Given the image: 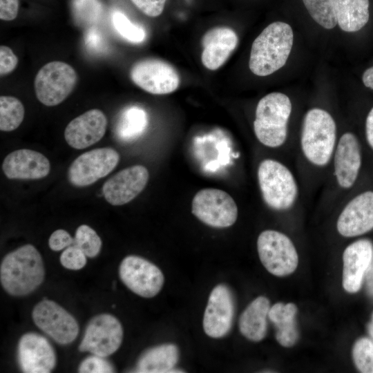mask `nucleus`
Masks as SVG:
<instances>
[{"instance_id": "obj_1", "label": "nucleus", "mask_w": 373, "mask_h": 373, "mask_svg": "<svg viewBox=\"0 0 373 373\" xmlns=\"http://www.w3.org/2000/svg\"><path fill=\"white\" fill-rule=\"evenodd\" d=\"M44 277L41 256L32 245H23L7 254L1 261V284L11 296L31 294L42 284Z\"/></svg>"}, {"instance_id": "obj_2", "label": "nucleus", "mask_w": 373, "mask_h": 373, "mask_svg": "<svg viewBox=\"0 0 373 373\" xmlns=\"http://www.w3.org/2000/svg\"><path fill=\"white\" fill-rule=\"evenodd\" d=\"M291 26L276 21L268 25L254 41L249 61L251 71L258 76H267L286 63L293 46Z\"/></svg>"}, {"instance_id": "obj_3", "label": "nucleus", "mask_w": 373, "mask_h": 373, "mask_svg": "<svg viewBox=\"0 0 373 373\" xmlns=\"http://www.w3.org/2000/svg\"><path fill=\"white\" fill-rule=\"evenodd\" d=\"M336 144V125L332 115L322 108L309 110L300 135V149L306 160L318 167L327 165Z\"/></svg>"}, {"instance_id": "obj_4", "label": "nucleus", "mask_w": 373, "mask_h": 373, "mask_svg": "<svg viewBox=\"0 0 373 373\" xmlns=\"http://www.w3.org/2000/svg\"><path fill=\"white\" fill-rule=\"evenodd\" d=\"M291 108L288 96L278 92L267 94L258 102L254 130L261 144L277 148L285 143Z\"/></svg>"}, {"instance_id": "obj_5", "label": "nucleus", "mask_w": 373, "mask_h": 373, "mask_svg": "<svg viewBox=\"0 0 373 373\" xmlns=\"http://www.w3.org/2000/svg\"><path fill=\"white\" fill-rule=\"evenodd\" d=\"M257 175L262 199L269 207L282 211L294 204L298 187L285 165L275 160H264L258 166Z\"/></svg>"}, {"instance_id": "obj_6", "label": "nucleus", "mask_w": 373, "mask_h": 373, "mask_svg": "<svg viewBox=\"0 0 373 373\" xmlns=\"http://www.w3.org/2000/svg\"><path fill=\"white\" fill-rule=\"evenodd\" d=\"M259 258L265 269L276 276L293 273L298 264V256L290 238L276 230H265L257 240Z\"/></svg>"}, {"instance_id": "obj_7", "label": "nucleus", "mask_w": 373, "mask_h": 373, "mask_svg": "<svg viewBox=\"0 0 373 373\" xmlns=\"http://www.w3.org/2000/svg\"><path fill=\"white\" fill-rule=\"evenodd\" d=\"M77 80L75 69L67 63L59 61L47 63L35 76L36 96L46 106L58 105L72 93Z\"/></svg>"}, {"instance_id": "obj_8", "label": "nucleus", "mask_w": 373, "mask_h": 373, "mask_svg": "<svg viewBox=\"0 0 373 373\" xmlns=\"http://www.w3.org/2000/svg\"><path fill=\"white\" fill-rule=\"evenodd\" d=\"M192 213L205 224L214 228L232 226L238 218V207L226 191L217 189H204L194 195Z\"/></svg>"}, {"instance_id": "obj_9", "label": "nucleus", "mask_w": 373, "mask_h": 373, "mask_svg": "<svg viewBox=\"0 0 373 373\" xmlns=\"http://www.w3.org/2000/svg\"><path fill=\"white\" fill-rule=\"evenodd\" d=\"M123 336L122 325L115 316L110 314H98L88 322L78 350L107 357L119 349Z\"/></svg>"}, {"instance_id": "obj_10", "label": "nucleus", "mask_w": 373, "mask_h": 373, "mask_svg": "<svg viewBox=\"0 0 373 373\" xmlns=\"http://www.w3.org/2000/svg\"><path fill=\"white\" fill-rule=\"evenodd\" d=\"M32 318L37 327L59 344L71 343L78 335L76 319L53 300L44 298L39 302L32 309Z\"/></svg>"}, {"instance_id": "obj_11", "label": "nucleus", "mask_w": 373, "mask_h": 373, "mask_svg": "<svg viewBox=\"0 0 373 373\" xmlns=\"http://www.w3.org/2000/svg\"><path fill=\"white\" fill-rule=\"evenodd\" d=\"M119 276L131 291L143 298L156 296L164 281L162 271L155 265L134 255L122 260L119 267Z\"/></svg>"}, {"instance_id": "obj_12", "label": "nucleus", "mask_w": 373, "mask_h": 373, "mask_svg": "<svg viewBox=\"0 0 373 373\" xmlns=\"http://www.w3.org/2000/svg\"><path fill=\"white\" fill-rule=\"evenodd\" d=\"M119 161V153L112 148L87 151L78 156L69 166L68 180L76 186L90 185L109 174Z\"/></svg>"}, {"instance_id": "obj_13", "label": "nucleus", "mask_w": 373, "mask_h": 373, "mask_svg": "<svg viewBox=\"0 0 373 373\" xmlns=\"http://www.w3.org/2000/svg\"><path fill=\"white\" fill-rule=\"evenodd\" d=\"M132 81L147 93L164 95L175 91L180 84L176 70L169 64L157 59L135 63L131 69Z\"/></svg>"}, {"instance_id": "obj_14", "label": "nucleus", "mask_w": 373, "mask_h": 373, "mask_svg": "<svg viewBox=\"0 0 373 373\" xmlns=\"http://www.w3.org/2000/svg\"><path fill=\"white\" fill-rule=\"evenodd\" d=\"M235 314V300L225 284L216 285L211 291L203 316L205 334L213 338L225 336L231 330Z\"/></svg>"}, {"instance_id": "obj_15", "label": "nucleus", "mask_w": 373, "mask_h": 373, "mask_svg": "<svg viewBox=\"0 0 373 373\" xmlns=\"http://www.w3.org/2000/svg\"><path fill=\"white\" fill-rule=\"evenodd\" d=\"M17 361L23 372L48 373L55 367L57 358L46 338L37 333L28 332L19 341Z\"/></svg>"}, {"instance_id": "obj_16", "label": "nucleus", "mask_w": 373, "mask_h": 373, "mask_svg": "<svg viewBox=\"0 0 373 373\" xmlns=\"http://www.w3.org/2000/svg\"><path fill=\"white\" fill-rule=\"evenodd\" d=\"M149 178L147 169L134 165L110 178L103 185L102 193L112 205L125 204L137 197L145 188Z\"/></svg>"}, {"instance_id": "obj_17", "label": "nucleus", "mask_w": 373, "mask_h": 373, "mask_svg": "<svg viewBox=\"0 0 373 373\" xmlns=\"http://www.w3.org/2000/svg\"><path fill=\"white\" fill-rule=\"evenodd\" d=\"M344 237L363 235L373 229V191L363 192L352 198L341 212L336 223Z\"/></svg>"}, {"instance_id": "obj_18", "label": "nucleus", "mask_w": 373, "mask_h": 373, "mask_svg": "<svg viewBox=\"0 0 373 373\" xmlns=\"http://www.w3.org/2000/svg\"><path fill=\"white\" fill-rule=\"evenodd\" d=\"M334 173L338 186L344 189L355 183L361 166L359 142L354 134L345 133L338 141L334 154Z\"/></svg>"}, {"instance_id": "obj_19", "label": "nucleus", "mask_w": 373, "mask_h": 373, "mask_svg": "<svg viewBox=\"0 0 373 373\" xmlns=\"http://www.w3.org/2000/svg\"><path fill=\"white\" fill-rule=\"evenodd\" d=\"M106 127L107 119L104 113L99 109H90L68 123L64 137L71 147L83 149L99 141Z\"/></svg>"}, {"instance_id": "obj_20", "label": "nucleus", "mask_w": 373, "mask_h": 373, "mask_svg": "<svg viewBox=\"0 0 373 373\" xmlns=\"http://www.w3.org/2000/svg\"><path fill=\"white\" fill-rule=\"evenodd\" d=\"M373 258V245L367 239L348 245L343 254V287L349 293L357 292Z\"/></svg>"}, {"instance_id": "obj_21", "label": "nucleus", "mask_w": 373, "mask_h": 373, "mask_svg": "<svg viewBox=\"0 0 373 373\" xmlns=\"http://www.w3.org/2000/svg\"><path fill=\"white\" fill-rule=\"evenodd\" d=\"M2 169L9 179H41L50 170L48 159L42 153L26 149L16 150L4 159Z\"/></svg>"}, {"instance_id": "obj_22", "label": "nucleus", "mask_w": 373, "mask_h": 373, "mask_svg": "<svg viewBox=\"0 0 373 373\" xmlns=\"http://www.w3.org/2000/svg\"><path fill=\"white\" fill-rule=\"evenodd\" d=\"M238 41L237 34L227 27H217L207 31L202 39V63L204 67L215 70L222 66Z\"/></svg>"}, {"instance_id": "obj_23", "label": "nucleus", "mask_w": 373, "mask_h": 373, "mask_svg": "<svg viewBox=\"0 0 373 373\" xmlns=\"http://www.w3.org/2000/svg\"><path fill=\"white\" fill-rule=\"evenodd\" d=\"M180 358L179 349L173 343H164L151 347L139 357L135 368L140 373L184 372L175 369Z\"/></svg>"}, {"instance_id": "obj_24", "label": "nucleus", "mask_w": 373, "mask_h": 373, "mask_svg": "<svg viewBox=\"0 0 373 373\" xmlns=\"http://www.w3.org/2000/svg\"><path fill=\"white\" fill-rule=\"evenodd\" d=\"M269 299L260 296L251 302L239 318L242 335L253 342L265 338L267 332V318L270 309Z\"/></svg>"}, {"instance_id": "obj_25", "label": "nucleus", "mask_w": 373, "mask_h": 373, "mask_svg": "<svg viewBox=\"0 0 373 373\" xmlns=\"http://www.w3.org/2000/svg\"><path fill=\"white\" fill-rule=\"evenodd\" d=\"M337 24L347 32L364 27L370 17L369 0H332Z\"/></svg>"}, {"instance_id": "obj_26", "label": "nucleus", "mask_w": 373, "mask_h": 373, "mask_svg": "<svg viewBox=\"0 0 373 373\" xmlns=\"http://www.w3.org/2000/svg\"><path fill=\"white\" fill-rule=\"evenodd\" d=\"M296 313L297 307L291 303H277L270 307L268 318L276 327V338L283 347H290L298 340Z\"/></svg>"}, {"instance_id": "obj_27", "label": "nucleus", "mask_w": 373, "mask_h": 373, "mask_svg": "<svg viewBox=\"0 0 373 373\" xmlns=\"http://www.w3.org/2000/svg\"><path fill=\"white\" fill-rule=\"evenodd\" d=\"M147 125L146 111L136 106H129L121 112L115 124V133L122 141H133L144 132Z\"/></svg>"}, {"instance_id": "obj_28", "label": "nucleus", "mask_w": 373, "mask_h": 373, "mask_svg": "<svg viewBox=\"0 0 373 373\" xmlns=\"http://www.w3.org/2000/svg\"><path fill=\"white\" fill-rule=\"evenodd\" d=\"M24 114V107L19 99L12 96H1V131H12L17 128L23 120Z\"/></svg>"}, {"instance_id": "obj_29", "label": "nucleus", "mask_w": 373, "mask_h": 373, "mask_svg": "<svg viewBox=\"0 0 373 373\" xmlns=\"http://www.w3.org/2000/svg\"><path fill=\"white\" fill-rule=\"evenodd\" d=\"M312 19L320 26L332 29L337 24L332 0H303Z\"/></svg>"}, {"instance_id": "obj_30", "label": "nucleus", "mask_w": 373, "mask_h": 373, "mask_svg": "<svg viewBox=\"0 0 373 373\" xmlns=\"http://www.w3.org/2000/svg\"><path fill=\"white\" fill-rule=\"evenodd\" d=\"M74 245L79 247L88 258H95L100 252L102 240L96 231L86 224H82L76 230Z\"/></svg>"}, {"instance_id": "obj_31", "label": "nucleus", "mask_w": 373, "mask_h": 373, "mask_svg": "<svg viewBox=\"0 0 373 373\" xmlns=\"http://www.w3.org/2000/svg\"><path fill=\"white\" fill-rule=\"evenodd\" d=\"M352 356L357 369L363 373H373V342L367 338L358 339L352 348Z\"/></svg>"}, {"instance_id": "obj_32", "label": "nucleus", "mask_w": 373, "mask_h": 373, "mask_svg": "<svg viewBox=\"0 0 373 373\" xmlns=\"http://www.w3.org/2000/svg\"><path fill=\"white\" fill-rule=\"evenodd\" d=\"M113 24L117 32L126 40L132 43H140L146 37L144 28L133 23L121 12H115L112 17Z\"/></svg>"}, {"instance_id": "obj_33", "label": "nucleus", "mask_w": 373, "mask_h": 373, "mask_svg": "<svg viewBox=\"0 0 373 373\" xmlns=\"http://www.w3.org/2000/svg\"><path fill=\"white\" fill-rule=\"evenodd\" d=\"M86 254L77 246L72 245L61 253L59 260L61 265L70 270H79L87 262Z\"/></svg>"}, {"instance_id": "obj_34", "label": "nucleus", "mask_w": 373, "mask_h": 373, "mask_svg": "<svg viewBox=\"0 0 373 373\" xmlns=\"http://www.w3.org/2000/svg\"><path fill=\"white\" fill-rule=\"evenodd\" d=\"M104 358L95 354L88 356L80 363L78 372L80 373H110L115 372L112 364Z\"/></svg>"}, {"instance_id": "obj_35", "label": "nucleus", "mask_w": 373, "mask_h": 373, "mask_svg": "<svg viewBox=\"0 0 373 373\" xmlns=\"http://www.w3.org/2000/svg\"><path fill=\"white\" fill-rule=\"evenodd\" d=\"M144 14L155 17L162 14L166 0H131Z\"/></svg>"}, {"instance_id": "obj_36", "label": "nucleus", "mask_w": 373, "mask_h": 373, "mask_svg": "<svg viewBox=\"0 0 373 373\" xmlns=\"http://www.w3.org/2000/svg\"><path fill=\"white\" fill-rule=\"evenodd\" d=\"M18 57L10 48L6 46L0 47V74L6 75L15 70L18 64Z\"/></svg>"}, {"instance_id": "obj_37", "label": "nucleus", "mask_w": 373, "mask_h": 373, "mask_svg": "<svg viewBox=\"0 0 373 373\" xmlns=\"http://www.w3.org/2000/svg\"><path fill=\"white\" fill-rule=\"evenodd\" d=\"M74 238L64 229H57L52 233L48 239L49 247L52 251H60L73 245Z\"/></svg>"}, {"instance_id": "obj_38", "label": "nucleus", "mask_w": 373, "mask_h": 373, "mask_svg": "<svg viewBox=\"0 0 373 373\" xmlns=\"http://www.w3.org/2000/svg\"><path fill=\"white\" fill-rule=\"evenodd\" d=\"M19 0H0V19L3 21L15 19L19 11Z\"/></svg>"}, {"instance_id": "obj_39", "label": "nucleus", "mask_w": 373, "mask_h": 373, "mask_svg": "<svg viewBox=\"0 0 373 373\" xmlns=\"http://www.w3.org/2000/svg\"><path fill=\"white\" fill-rule=\"evenodd\" d=\"M93 30H90L87 33L86 37H85V44L88 48L97 50L101 48L102 39L97 32Z\"/></svg>"}, {"instance_id": "obj_40", "label": "nucleus", "mask_w": 373, "mask_h": 373, "mask_svg": "<svg viewBox=\"0 0 373 373\" xmlns=\"http://www.w3.org/2000/svg\"><path fill=\"white\" fill-rule=\"evenodd\" d=\"M365 135L367 141L373 150V107L370 111L366 118Z\"/></svg>"}, {"instance_id": "obj_41", "label": "nucleus", "mask_w": 373, "mask_h": 373, "mask_svg": "<svg viewBox=\"0 0 373 373\" xmlns=\"http://www.w3.org/2000/svg\"><path fill=\"white\" fill-rule=\"evenodd\" d=\"M362 80L366 87L373 89V66L363 73Z\"/></svg>"}, {"instance_id": "obj_42", "label": "nucleus", "mask_w": 373, "mask_h": 373, "mask_svg": "<svg viewBox=\"0 0 373 373\" xmlns=\"http://www.w3.org/2000/svg\"><path fill=\"white\" fill-rule=\"evenodd\" d=\"M367 287L369 292L373 296V271L368 275Z\"/></svg>"}, {"instance_id": "obj_43", "label": "nucleus", "mask_w": 373, "mask_h": 373, "mask_svg": "<svg viewBox=\"0 0 373 373\" xmlns=\"http://www.w3.org/2000/svg\"><path fill=\"white\" fill-rule=\"evenodd\" d=\"M368 330H369V334H370V336L373 338V315H372V321H371V322L370 323V324L368 325Z\"/></svg>"}]
</instances>
